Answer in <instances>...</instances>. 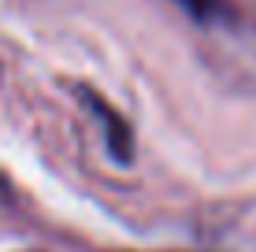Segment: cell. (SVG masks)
<instances>
[{
    "instance_id": "cell-2",
    "label": "cell",
    "mask_w": 256,
    "mask_h": 252,
    "mask_svg": "<svg viewBox=\"0 0 256 252\" xmlns=\"http://www.w3.org/2000/svg\"><path fill=\"white\" fill-rule=\"evenodd\" d=\"M182 7L193 15V19H212V11H216V0H178Z\"/></svg>"
},
{
    "instance_id": "cell-1",
    "label": "cell",
    "mask_w": 256,
    "mask_h": 252,
    "mask_svg": "<svg viewBox=\"0 0 256 252\" xmlns=\"http://www.w3.org/2000/svg\"><path fill=\"white\" fill-rule=\"evenodd\" d=\"M90 104H93V111L100 115V123H104V141H108L112 156H116L119 163H126L130 152H134V134H130V126L122 123V115H116V111H112L104 100L90 97Z\"/></svg>"
}]
</instances>
